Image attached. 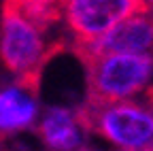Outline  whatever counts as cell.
<instances>
[{"label": "cell", "instance_id": "6", "mask_svg": "<svg viewBox=\"0 0 153 151\" xmlns=\"http://www.w3.org/2000/svg\"><path fill=\"white\" fill-rule=\"evenodd\" d=\"M81 130L76 111L53 106L38 123V136L53 151H81Z\"/></svg>", "mask_w": 153, "mask_h": 151}, {"label": "cell", "instance_id": "11", "mask_svg": "<svg viewBox=\"0 0 153 151\" xmlns=\"http://www.w3.org/2000/svg\"><path fill=\"white\" fill-rule=\"evenodd\" d=\"M0 141H2V134H0Z\"/></svg>", "mask_w": 153, "mask_h": 151}, {"label": "cell", "instance_id": "3", "mask_svg": "<svg viewBox=\"0 0 153 151\" xmlns=\"http://www.w3.org/2000/svg\"><path fill=\"white\" fill-rule=\"evenodd\" d=\"M87 72V100L130 98L149 85L153 53H79Z\"/></svg>", "mask_w": 153, "mask_h": 151}, {"label": "cell", "instance_id": "4", "mask_svg": "<svg viewBox=\"0 0 153 151\" xmlns=\"http://www.w3.org/2000/svg\"><path fill=\"white\" fill-rule=\"evenodd\" d=\"M136 9V0H64L62 15L72 34V51L94 45Z\"/></svg>", "mask_w": 153, "mask_h": 151}, {"label": "cell", "instance_id": "2", "mask_svg": "<svg viewBox=\"0 0 153 151\" xmlns=\"http://www.w3.org/2000/svg\"><path fill=\"white\" fill-rule=\"evenodd\" d=\"M45 30L34 26L22 13L2 4V26H0V64L9 72L17 74L22 87L38 94L41 70L51 55L62 51L64 45H47Z\"/></svg>", "mask_w": 153, "mask_h": 151}, {"label": "cell", "instance_id": "7", "mask_svg": "<svg viewBox=\"0 0 153 151\" xmlns=\"http://www.w3.org/2000/svg\"><path fill=\"white\" fill-rule=\"evenodd\" d=\"M36 94L17 85L0 91V134L28 128L36 117Z\"/></svg>", "mask_w": 153, "mask_h": 151}, {"label": "cell", "instance_id": "1", "mask_svg": "<svg viewBox=\"0 0 153 151\" xmlns=\"http://www.w3.org/2000/svg\"><path fill=\"white\" fill-rule=\"evenodd\" d=\"M76 117L83 130L123 151L153 149V87L111 102L85 100L81 109H76Z\"/></svg>", "mask_w": 153, "mask_h": 151}, {"label": "cell", "instance_id": "8", "mask_svg": "<svg viewBox=\"0 0 153 151\" xmlns=\"http://www.w3.org/2000/svg\"><path fill=\"white\" fill-rule=\"evenodd\" d=\"M2 4L22 13L41 30H47L60 22L64 13V0H4Z\"/></svg>", "mask_w": 153, "mask_h": 151}, {"label": "cell", "instance_id": "5", "mask_svg": "<svg viewBox=\"0 0 153 151\" xmlns=\"http://www.w3.org/2000/svg\"><path fill=\"white\" fill-rule=\"evenodd\" d=\"M74 53H153V11L136 9L94 45Z\"/></svg>", "mask_w": 153, "mask_h": 151}, {"label": "cell", "instance_id": "9", "mask_svg": "<svg viewBox=\"0 0 153 151\" xmlns=\"http://www.w3.org/2000/svg\"><path fill=\"white\" fill-rule=\"evenodd\" d=\"M138 2V9H145V11H153V0H136Z\"/></svg>", "mask_w": 153, "mask_h": 151}, {"label": "cell", "instance_id": "10", "mask_svg": "<svg viewBox=\"0 0 153 151\" xmlns=\"http://www.w3.org/2000/svg\"><path fill=\"white\" fill-rule=\"evenodd\" d=\"M121 151H123V149H121ZM147 151H153V149H147Z\"/></svg>", "mask_w": 153, "mask_h": 151}]
</instances>
